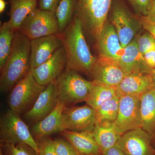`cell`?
<instances>
[{"mask_svg":"<svg viewBox=\"0 0 155 155\" xmlns=\"http://www.w3.org/2000/svg\"><path fill=\"white\" fill-rule=\"evenodd\" d=\"M58 35L66 53V68L91 76L97 58L91 52L79 18L75 15L69 25Z\"/></svg>","mask_w":155,"mask_h":155,"instance_id":"cell-1","label":"cell"},{"mask_svg":"<svg viewBox=\"0 0 155 155\" xmlns=\"http://www.w3.org/2000/svg\"><path fill=\"white\" fill-rule=\"evenodd\" d=\"M31 40L17 31L14 34L11 53L1 69L0 90L7 93L30 72Z\"/></svg>","mask_w":155,"mask_h":155,"instance_id":"cell-2","label":"cell"},{"mask_svg":"<svg viewBox=\"0 0 155 155\" xmlns=\"http://www.w3.org/2000/svg\"><path fill=\"white\" fill-rule=\"evenodd\" d=\"M112 0H76L75 15L84 33L96 41L110 10Z\"/></svg>","mask_w":155,"mask_h":155,"instance_id":"cell-3","label":"cell"},{"mask_svg":"<svg viewBox=\"0 0 155 155\" xmlns=\"http://www.w3.org/2000/svg\"><path fill=\"white\" fill-rule=\"evenodd\" d=\"M58 101L66 107L85 101L94 84L72 69L66 68L55 81Z\"/></svg>","mask_w":155,"mask_h":155,"instance_id":"cell-4","label":"cell"},{"mask_svg":"<svg viewBox=\"0 0 155 155\" xmlns=\"http://www.w3.org/2000/svg\"><path fill=\"white\" fill-rule=\"evenodd\" d=\"M46 87L38 84L29 72L10 91L7 99L9 109L19 116L25 114L32 107Z\"/></svg>","mask_w":155,"mask_h":155,"instance_id":"cell-5","label":"cell"},{"mask_svg":"<svg viewBox=\"0 0 155 155\" xmlns=\"http://www.w3.org/2000/svg\"><path fill=\"white\" fill-rule=\"evenodd\" d=\"M0 140L1 144L25 143L38 154L37 143L28 126L19 115L14 114L10 109L2 114L0 118Z\"/></svg>","mask_w":155,"mask_h":155,"instance_id":"cell-6","label":"cell"},{"mask_svg":"<svg viewBox=\"0 0 155 155\" xmlns=\"http://www.w3.org/2000/svg\"><path fill=\"white\" fill-rule=\"evenodd\" d=\"M19 31L30 40L59 34L55 12L36 8L25 18Z\"/></svg>","mask_w":155,"mask_h":155,"instance_id":"cell-7","label":"cell"},{"mask_svg":"<svg viewBox=\"0 0 155 155\" xmlns=\"http://www.w3.org/2000/svg\"><path fill=\"white\" fill-rule=\"evenodd\" d=\"M111 22L123 48L132 41L142 27L138 17L132 16L126 7L119 2L114 4L111 14Z\"/></svg>","mask_w":155,"mask_h":155,"instance_id":"cell-8","label":"cell"},{"mask_svg":"<svg viewBox=\"0 0 155 155\" xmlns=\"http://www.w3.org/2000/svg\"><path fill=\"white\" fill-rule=\"evenodd\" d=\"M119 98L118 116L114 125L121 135L140 127V96L126 95Z\"/></svg>","mask_w":155,"mask_h":155,"instance_id":"cell-9","label":"cell"},{"mask_svg":"<svg viewBox=\"0 0 155 155\" xmlns=\"http://www.w3.org/2000/svg\"><path fill=\"white\" fill-rule=\"evenodd\" d=\"M96 110L87 104L81 107H65L62 120L64 130L93 132L97 123Z\"/></svg>","mask_w":155,"mask_h":155,"instance_id":"cell-10","label":"cell"},{"mask_svg":"<svg viewBox=\"0 0 155 155\" xmlns=\"http://www.w3.org/2000/svg\"><path fill=\"white\" fill-rule=\"evenodd\" d=\"M153 143L149 134L139 127L122 134L116 145L126 155H155Z\"/></svg>","mask_w":155,"mask_h":155,"instance_id":"cell-11","label":"cell"},{"mask_svg":"<svg viewBox=\"0 0 155 155\" xmlns=\"http://www.w3.org/2000/svg\"><path fill=\"white\" fill-rule=\"evenodd\" d=\"M67 62L66 51L63 46L57 50L50 59L30 72L38 84L46 86L64 72Z\"/></svg>","mask_w":155,"mask_h":155,"instance_id":"cell-12","label":"cell"},{"mask_svg":"<svg viewBox=\"0 0 155 155\" xmlns=\"http://www.w3.org/2000/svg\"><path fill=\"white\" fill-rule=\"evenodd\" d=\"M125 76L118 61L109 58L99 57L92 71L95 83L112 87L118 86Z\"/></svg>","mask_w":155,"mask_h":155,"instance_id":"cell-13","label":"cell"},{"mask_svg":"<svg viewBox=\"0 0 155 155\" xmlns=\"http://www.w3.org/2000/svg\"><path fill=\"white\" fill-rule=\"evenodd\" d=\"M55 81L47 85L32 107L24 114L23 119L33 125L41 121L52 112L58 104Z\"/></svg>","mask_w":155,"mask_h":155,"instance_id":"cell-14","label":"cell"},{"mask_svg":"<svg viewBox=\"0 0 155 155\" xmlns=\"http://www.w3.org/2000/svg\"><path fill=\"white\" fill-rule=\"evenodd\" d=\"M62 47L63 43L58 34L31 40L30 72L50 59Z\"/></svg>","mask_w":155,"mask_h":155,"instance_id":"cell-15","label":"cell"},{"mask_svg":"<svg viewBox=\"0 0 155 155\" xmlns=\"http://www.w3.org/2000/svg\"><path fill=\"white\" fill-rule=\"evenodd\" d=\"M154 88L152 73L135 72L125 76L116 87V95L119 97L126 95L141 96Z\"/></svg>","mask_w":155,"mask_h":155,"instance_id":"cell-16","label":"cell"},{"mask_svg":"<svg viewBox=\"0 0 155 155\" xmlns=\"http://www.w3.org/2000/svg\"><path fill=\"white\" fill-rule=\"evenodd\" d=\"M99 57L110 58L118 61L124 53L119 35L112 24L104 25L96 40Z\"/></svg>","mask_w":155,"mask_h":155,"instance_id":"cell-17","label":"cell"},{"mask_svg":"<svg viewBox=\"0 0 155 155\" xmlns=\"http://www.w3.org/2000/svg\"><path fill=\"white\" fill-rule=\"evenodd\" d=\"M65 107L64 103L58 101L56 107L51 114L32 125L30 129L32 136L38 139L64 131L62 117Z\"/></svg>","mask_w":155,"mask_h":155,"instance_id":"cell-18","label":"cell"},{"mask_svg":"<svg viewBox=\"0 0 155 155\" xmlns=\"http://www.w3.org/2000/svg\"><path fill=\"white\" fill-rule=\"evenodd\" d=\"M125 76L135 72L152 73L145 61L143 56L140 52L136 38L124 48V53L119 61Z\"/></svg>","mask_w":155,"mask_h":155,"instance_id":"cell-19","label":"cell"},{"mask_svg":"<svg viewBox=\"0 0 155 155\" xmlns=\"http://www.w3.org/2000/svg\"><path fill=\"white\" fill-rule=\"evenodd\" d=\"M61 133L79 155H102L92 132H77L64 130Z\"/></svg>","mask_w":155,"mask_h":155,"instance_id":"cell-20","label":"cell"},{"mask_svg":"<svg viewBox=\"0 0 155 155\" xmlns=\"http://www.w3.org/2000/svg\"><path fill=\"white\" fill-rule=\"evenodd\" d=\"M140 127L149 134L153 140L155 137V88L140 96Z\"/></svg>","mask_w":155,"mask_h":155,"instance_id":"cell-21","label":"cell"},{"mask_svg":"<svg viewBox=\"0 0 155 155\" xmlns=\"http://www.w3.org/2000/svg\"><path fill=\"white\" fill-rule=\"evenodd\" d=\"M92 133L102 155L116 145L121 135L114 122H97Z\"/></svg>","mask_w":155,"mask_h":155,"instance_id":"cell-22","label":"cell"},{"mask_svg":"<svg viewBox=\"0 0 155 155\" xmlns=\"http://www.w3.org/2000/svg\"><path fill=\"white\" fill-rule=\"evenodd\" d=\"M11 4L10 19L7 22L15 32L19 31L21 25L29 14L36 9L37 0H9Z\"/></svg>","mask_w":155,"mask_h":155,"instance_id":"cell-23","label":"cell"},{"mask_svg":"<svg viewBox=\"0 0 155 155\" xmlns=\"http://www.w3.org/2000/svg\"><path fill=\"white\" fill-rule=\"evenodd\" d=\"M116 96V87L97 84L94 82L85 102L87 105L96 110L105 102Z\"/></svg>","mask_w":155,"mask_h":155,"instance_id":"cell-24","label":"cell"},{"mask_svg":"<svg viewBox=\"0 0 155 155\" xmlns=\"http://www.w3.org/2000/svg\"><path fill=\"white\" fill-rule=\"evenodd\" d=\"M76 0H61L55 12L58 21L59 34L63 32L73 18Z\"/></svg>","mask_w":155,"mask_h":155,"instance_id":"cell-25","label":"cell"},{"mask_svg":"<svg viewBox=\"0 0 155 155\" xmlns=\"http://www.w3.org/2000/svg\"><path fill=\"white\" fill-rule=\"evenodd\" d=\"M15 31L7 22L0 28V70L5 66L11 53Z\"/></svg>","mask_w":155,"mask_h":155,"instance_id":"cell-26","label":"cell"},{"mask_svg":"<svg viewBox=\"0 0 155 155\" xmlns=\"http://www.w3.org/2000/svg\"><path fill=\"white\" fill-rule=\"evenodd\" d=\"M119 98L116 96L105 102L96 110L97 122H114L119 111Z\"/></svg>","mask_w":155,"mask_h":155,"instance_id":"cell-27","label":"cell"},{"mask_svg":"<svg viewBox=\"0 0 155 155\" xmlns=\"http://www.w3.org/2000/svg\"><path fill=\"white\" fill-rule=\"evenodd\" d=\"M5 155H38L32 148L23 143L1 144Z\"/></svg>","mask_w":155,"mask_h":155,"instance_id":"cell-28","label":"cell"},{"mask_svg":"<svg viewBox=\"0 0 155 155\" xmlns=\"http://www.w3.org/2000/svg\"><path fill=\"white\" fill-rule=\"evenodd\" d=\"M135 38L139 51L143 55L147 52L155 49V39L149 32H145Z\"/></svg>","mask_w":155,"mask_h":155,"instance_id":"cell-29","label":"cell"},{"mask_svg":"<svg viewBox=\"0 0 155 155\" xmlns=\"http://www.w3.org/2000/svg\"><path fill=\"white\" fill-rule=\"evenodd\" d=\"M53 142L58 155H79L73 146L67 140L56 138Z\"/></svg>","mask_w":155,"mask_h":155,"instance_id":"cell-30","label":"cell"},{"mask_svg":"<svg viewBox=\"0 0 155 155\" xmlns=\"http://www.w3.org/2000/svg\"><path fill=\"white\" fill-rule=\"evenodd\" d=\"M37 143L39 149L38 155H58L53 140L48 137L38 139Z\"/></svg>","mask_w":155,"mask_h":155,"instance_id":"cell-31","label":"cell"},{"mask_svg":"<svg viewBox=\"0 0 155 155\" xmlns=\"http://www.w3.org/2000/svg\"><path fill=\"white\" fill-rule=\"evenodd\" d=\"M137 16H148L150 11V0H128Z\"/></svg>","mask_w":155,"mask_h":155,"instance_id":"cell-32","label":"cell"},{"mask_svg":"<svg viewBox=\"0 0 155 155\" xmlns=\"http://www.w3.org/2000/svg\"><path fill=\"white\" fill-rule=\"evenodd\" d=\"M142 27L149 32L155 39V21L148 16H137Z\"/></svg>","mask_w":155,"mask_h":155,"instance_id":"cell-33","label":"cell"},{"mask_svg":"<svg viewBox=\"0 0 155 155\" xmlns=\"http://www.w3.org/2000/svg\"><path fill=\"white\" fill-rule=\"evenodd\" d=\"M61 0H39V9L43 11L55 12Z\"/></svg>","mask_w":155,"mask_h":155,"instance_id":"cell-34","label":"cell"},{"mask_svg":"<svg viewBox=\"0 0 155 155\" xmlns=\"http://www.w3.org/2000/svg\"><path fill=\"white\" fill-rule=\"evenodd\" d=\"M148 67L153 70L155 69V49L147 52L143 55Z\"/></svg>","mask_w":155,"mask_h":155,"instance_id":"cell-35","label":"cell"},{"mask_svg":"<svg viewBox=\"0 0 155 155\" xmlns=\"http://www.w3.org/2000/svg\"><path fill=\"white\" fill-rule=\"evenodd\" d=\"M103 155H126L116 145L107 150Z\"/></svg>","mask_w":155,"mask_h":155,"instance_id":"cell-36","label":"cell"},{"mask_svg":"<svg viewBox=\"0 0 155 155\" xmlns=\"http://www.w3.org/2000/svg\"><path fill=\"white\" fill-rule=\"evenodd\" d=\"M151 9L148 17L155 21V0H150Z\"/></svg>","mask_w":155,"mask_h":155,"instance_id":"cell-37","label":"cell"},{"mask_svg":"<svg viewBox=\"0 0 155 155\" xmlns=\"http://www.w3.org/2000/svg\"><path fill=\"white\" fill-rule=\"evenodd\" d=\"M6 3L4 0H0V13H2L5 9Z\"/></svg>","mask_w":155,"mask_h":155,"instance_id":"cell-38","label":"cell"},{"mask_svg":"<svg viewBox=\"0 0 155 155\" xmlns=\"http://www.w3.org/2000/svg\"><path fill=\"white\" fill-rule=\"evenodd\" d=\"M152 74L153 81L154 85L155 88V69H153Z\"/></svg>","mask_w":155,"mask_h":155,"instance_id":"cell-39","label":"cell"},{"mask_svg":"<svg viewBox=\"0 0 155 155\" xmlns=\"http://www.w3.org/2000/svg\"><path fill=\"white\" fill-rule=\"evenodd\" d=\"M0 155H3L2 151V149H0Z\"/></svg>","mask_w":155,"mask_h":155,"instance_id":"cell-40","label":"cell"},{"mask_svg":"<svg viewBox=\"0 0 155 155\" xmlns=\"http://www.w3.org/2000/svg\"><path fill=\"white\" fill-rule=\"evenodd\" d=\"M154 141H155V137L154 138L153 140V142Z\"/></svg>","mask_w":155,"mask_h":155,"instance_id":"cell-41","label":"cell"}]
</instances>
